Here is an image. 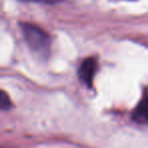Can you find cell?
Here are the masks:
<instances>
[{
	"label": "cell",
	"mask_w": 148,
	"mask_h": 148,
	"mask_svg": "<svg viewBox=\"0 0 148 148\" xmlns=\"http://www.w3.org/2000/svg\"><path fill=\"white\" fill-rule=\"evenodd\" d=\"M21 29L27 46L36 54L42 57H47L51 47V41L48 34L38 25L29 23H21Z\"/></svg>",
	"instance_id": "cell-1"
},
{
	"label": "cell",
	"mask_w": 148,
	"mask_h": 148,
	"mask_svg": "<svg viewBox=\"0 0 148 148\" xmlns=\"http://www.w3.org/2000/svg\"><path fill=\"white\" fill-rule=\"evenodd\" d=\"M97 69V62L92 57L85 59L81 64L80 68H79V78L88 87H91V85H92V81L93 78H95Z\"/></svg>",
	"instance_id": "cell-2"
},
{
	"label": "cell",
	"mask_w": 148,
	"mask_h": 148,
	"mask_svg": "<svg viewBox=\"0 0 148 148\" xmlns=\"http://www.w3.org/2000/svg\"><path fill=\"white\" fill-rule=\"evenodd\" d=\"M132 119L138 124L148 123V95L144 97L134 109Z\"/></svg>",
	"instance_id": "cell-3"
},
{
	"label": "cell",
	"mask_w": 148,
	"mask_h": 148,
	"mask_svg": "<svg viewBox=\"0 0 148 148\" xmlns=\"http://www.w3.org/2000/svg\"><path fill=\"white\" fill-rule=\"evenodd\" d=\"M11 107H12V101H11L8 93L0 89V110L8 111L11 109Z\"/></svg>",
	"instance_id": "cell-4"
},
{
	"label": "cell",
	"mask_w": 148,
	"mask_h": 148,
	"mask_svg": "<svg viewBox=\"0 0 148 148\" xmlns=\"http://www.w3.org/2000/svg\"><path fill=\"white\" fill-rule=\"evenodd\" d=\"M23 1H29V2H38V3H46V4H51L55 3L59 0H23Z\"/></svg>",
	"instance_id": "cell-5"
},
{
	"label": "cell",
	"mask_w": 148,
	"mask_h": 148,
	"mask_svg": "<svg viewBox=\"0 0 148 148\" xmlns=\"http://www.w3.org/2000/svg\"><path fill=\"white\" fill-rule=\"evenodd\" d=\"M0 148H13V147H10V146H6V145H0Z\"/></svg>",
	"instance_id": "cell-6"
}]
</instances>
